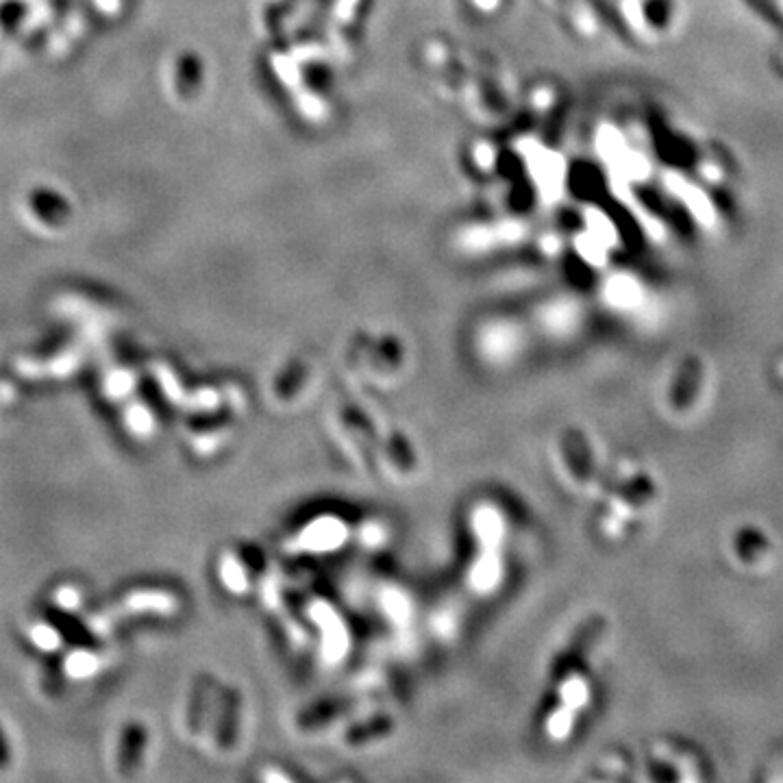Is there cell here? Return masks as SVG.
I'll return each instance as SVG.
<instances>
[{
	"label": "cell",
	"mask_w": 783,
	"mask_h": 783,
	"mask_svg": "<svg viewBox=\"0 0 783 783\" xmlns=\"http://www.w3.org/2000/svg\"><path fill=\"white\" fill-rule=\"evenodd\" d=\"M144 744H146V733H144L142 727L133 725V727H129L127 731L122 733L120 751H118V768H120V773H129V770L138 768V762H140L142 751H144Z\"/></svg>",
	"instance_id": "obj_4"
},
{
	"label": "cell",
	"mask_w": 783,
	"mask_h": 783,
	"mask_svg": "<svg viewBox=\"0 0 783 783\" xmlns=\"http://www.w3.org/2000/svg\"><path fill=\"white\" fill-rule=\"evenodd\" d=\"M9 764H11V744L3 725H0V770H5Z\"/></svg>",
	"instance_id": "obj_8"
},
{
	"label": "cell",
	"mask_w": 783,
	"mask_h": 783,
	"mask_svg": "<svg viewBox=\"0 0 783 783\" xmlns=\"http://www.w3.org/2000/svg\"><path fill=\"white\" fill-rule=\"evenodd\" d=\"M105 664V651L98 646L96 642H81L74 640L70 644V649L64 655V662H61V668H64V675L74 681H85L94 675H98V670Z\"/></svg>",
	"instance_id": "obj_2"
},
{
	"label": "cell",
	"mask_w": 783,
	"mask_h": 783,
	"mask_svg": "<svg viewBox=\"0 0 783 783\" xmlns=\"http://www.w3.org/2000/svg\"><path fill=\"white\" fill-rule=\"evenodd\" d=\"M29 640L33 644V649L42 651V653H59L64 651L68 644L74 642L72 636H68L66 627L57 623L53 616H44L37 618L29 625Z\"/></svg>",
	"instance_id": "obj_3"
},
{
	"label": "cell",
	"mask_w": 783,
	"mask_h": 783,
	"mask_svg": "<svg viewBox=\"0 0 783 783\" xmlns=\"http://www.w3.org/2000/svg\"><path fill=\"white\" fill-rule=\"evenodd\" d=\"M53 601L61 612H77L83 603V592L77 586H72V583H64V586L55 590Z\"/></svg>",
	"instance_id": "obj_7"
},
{
	"label": "cell",
	"mask_w": 783,
	"mask_h": 783,
	"mask_svg": "<svg viewBox=\"0 0 783 783\" xmlns=\"http://www.w3.org/2000/svg\"><path fill=\"white\" fill-rule=\"evenodd\" d=\"M124 425H127V429L135 435V438H142V435L153 431L155 420H153V414L148 412L146 403L138 401V403L129 405L127 414H124Z\"/></svg>",
	"instance_id": "obj_6"
},
{
	"label": "cell",
	"mask_w": 783,
	"mask_h": 783,
	"mask_svg": "<svg viewBox=\"0 0 783 783\" xmlns=\"http://www.w3.org/2000/svg\"><path fill=\"white\" fill-rule=\"evenodd\" d=\"M81 364V353L77 346H57L53 351L24 355L16 370L22 377L29 379H44V377H68Z\"/></svg>",
	"instance_id": "obj_1"
},
{
	"label": "cell",
	"mask_w": 783,
	"mask_h": 783,
	"mask_svg": "<svg viewBox=\"0 0 783 783\" xmlns=\"http://www.w3.org/2000/svg\"><path fill=\"white\" fill-rule=\"evenodd\" d=\"M133 385H135L133 372L127 366H114L103 379V392L107 399L120 401V399H127V396L133 392Z\"/></svg>",
	"instance_id": "obj_5"
},
{
	"label": "cell",
	"mask_w": 783,
	"mask_h": 783,
	"mask_svg": "<svg viewBox=\"0 0 783 783\" xmlns=\"http://www.w3.org/2000/svg\"><path fill=\"white\" fill-rule=\"evenodd\" d=\"M16 396H18L16 385H11V383H0V403L16 401Z\"/></svg>",
	"instance_id": "obj_9"
}]
</instances>
